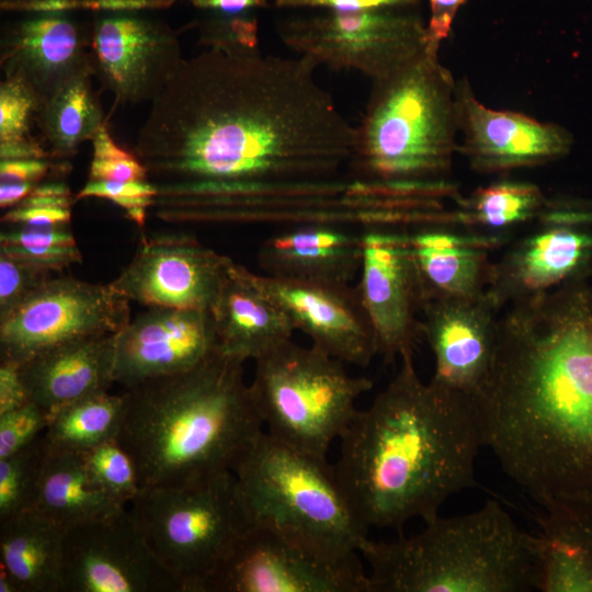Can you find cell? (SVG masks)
Listing matches in <instances>:
<instances>
[{"label": "cell", "instance_id": "obj_15", "mask_svg": "<svg viewBox=\"0 0 592 592\" xmlns=\"http://www.w3.org/2000/svg\"><path fill=\"white\" fill-rule=\"evenodd\" d=\"M543 227L491 263L486 294L499 310L569 281L592 264V210L549 201Z\"/></svg>", "mask_w": 592, "mask_h": 592}, {"label": "cell", "instance_id": "obj_9", "mask_svg": "<svg viewBox=\"0 0 592 592\" xmlns=\"http://www.w3.org/2000/svg\"><path fill=\"white\" fill-rule=\"evenodd\" d=\"M251 396L264 431L304 452L327 457L373 388L345 363L321 349L292 340L254 361Z\"/></svg>", "mask_w": 592, "mask_h": 592}, {"label": "cell", "instance_id": "obj_23", "mask_svg": "<svg viewBox=\"0 0 592 592\" xmlns=\"http://www.w3.org/2000/svg\"><path fill=\"white\" fill-rule=\"evenodd\" d=\"M543 508L536 538L540 592H592V493L559 494Z\"/></svg>", "mask_w": 592, "mask_h": 592}, {"label": "cell", "instance_id": "obj_6", "mask_svg": "<svg viewBox=\"0 0 592 592\" xmlns=\"http://www.w3.org/2000/svg\"><path fill=\"white\" fill-rule=\"evenodd\" d=\"M456 82L428 49L391 75L372 81L355 127L353 180L377 184L439 182L457 150Z\"/></svg>", "mask_w": 592, "mask_h": 592}, {"label": "cell", "instance_id": "obj_18", "mask_svg": "<svg viewBox=\"0 0 592 592\" xmlns=\"http://www.w3.org/2000/svg\"><path fill=\"white\" fill-rule=\"evenodd\" d=\"M81 11L41 10L20 13L1 29L0 67L19 75L43 103L70 80L94 75L92 20Z\"/></svg>", "mask_w": 592, "mask_h": 592}, {"label": "cell", "instance_id": "obj_36", "mask_svg": "<svg viewBox=\"0 0 592 592\" xmlns=\"http://www.w3.org/2000/svg\"><path fill=\"white\" fill-rule=\"evenodd\" d=\"M43 101L19 75L0 82V145L38 140L32 135Z\"/></svg>", "mask_w": 592, "mask_h": 592}, {"label": "cell", "instance_id": "obj_41", "mask_svg": "<svg viewBox=\"0 0 592 592\" xmlns=\"http://www.w3.org/2000/svg\"><path fill=\"white\" fill-rule=\"evenodd\" d=\"M70 170L66 160L16 159L0 160V183L39 184L54 177H65Z\"/></svg>", "mask_w": 592, "mask_h": 592}, {"label": "cell", "instance_id": "obj_43", "mask_svg": "<svg viewBox=\"0 0 592 592\" xmlns=\"http://www.w3.org/2000/svg\"><path fill=\"white\" fill-rule=\"evenodd\" d=\"M0 246L56 247L77 246L68 226L33 227L10 225L0 235Z\"/></svg>", "mask_w": 592, "mask_h": 592}, {"label": "cell", "instance_id": "obj_12", "mask_svg": "<svg viewBox=\"0 0 592 592\" xmlns=\"http://www.w3.org/2000/svg\"><path fill=\"white\" fill-rule=\"evenodd\" d=\"M129 320V300L110 283L47 277L0 320V361L22 364L75 339L118 333Z\"/></svg>", "mask_w": 592, "mask_h": 592}, {"label": "cell", "instance_id": "obj_30", "mask_svg": "<svg viewBox=\"0 0 592 592\" xmlns=\"http://www.w3.org/2000/svg\"><path fill=\"white\" fill-rule=\"evenodd\" d=\"M90 78L83 75L67 82L43 103L37 115L42 141L56 160L75 156L80 144L92 140L105 123Z\"/></svg>", "mask_w": 592, "mask_h": 592}, {"label": "cell", "instance_id": "obj_31", "mask_svg": "<svg viewBox=\"0 0 592 592\" xmlns=\"http://www.w3.org/2000/svg\"><path fill=\"white\" fill-rule=\"evenodd\" d=\"M127 394L99 391L58 409L45 430L53 447L84 452L117 437L126 412Z\"/></svg>", "mask_w": 592, "mask_h": 592}, {"label": "cell", "instance_id": "obj_21", "mask_svg": "<svg viewBox=\"0 0 592 592\" xmlns=\"http://www.w3.org/2000/svg\"><path fill=\"white\" fill-rule=\"evenodd\" d=\"M218 351L210 310L149 307L116 334L114 379L129 389L189 371Z\"/></svg>", "mask_w": 592, "mask_h": 592}, {"label": "cell", "instance_id": "obj_26", "mask_svg": "<svg viewBox=\"0 0 592 592\" xmlns=\"http://www.w3.org/2000/svg\"><path fill=\"white\" fill-rule=\"evenodd\" d=\"M210 314L219 351L242 362L260 358L292 340L295 331L281 307L255 285L251 271L234 260Z\"/></svg>", "mask_w": 592, "mask_h": 592}, {"label": "cell", "instance_id": "obj_10", "mask_svg": "<svg viewBox=\"0 0 592 592\" xmlns=\"http://www.w3.org/2000/svg\"><path fill=\"white\" fill-rule=\"evenodd\" d=\"M277 34L297 56L317 67L355 70L372 81L391 75L428 49L420 8L300 11L282 20Z\"/></svg>", "mask_w": 592, "mask_h": 592}, {"label": "cell", "instance_id": "obj_44", "mask_svg": "<svg viewBox=\"0 0 592 592\" xmlns=\"http://www.w3.org/2000/svg\"><path fill=\"white\" fill-rule=\"evenodd\" d=\"M0 251L7 252L45 271H61L62 269L81 263L82 254L77 246L56 247H13L0 246Z\"/></svg>", "mask_w": 592, "mask_h": 592}, {"label": "cell", "instance_id": "obj_11", "mask_svg": "<svg viewBox=\"0 0 592 592\" xmlns=\"http://www.w3.org/2000/svg\"><path fill=\"white\" fill-rule=\"evenodd\" d=\"M204 592H368V577L360 553H331L254 522Z\"/></svg>", "mask_w": 592, "mask_h": 592}, {"label": "cell", "instance_id": "obj_48", "mask_svg": "<svg viewBox=\"0 0 592 592\" xmlns=\"http://www.w3.org/2000/svg\"><path fill=\"white\" fill-rule=\"evenodd\" d=\"M36 185L33 183H0V207L8 210L18 206Z\"/></svg>", "mask_w": 592, "mask_h": 592}, {"label": "cell", "instance_id": "obj_34", "mask_svg": "<svg viewBox=\"0 0 592 592\" xmlns=\"http://www.w3.org/2000/svg\"><path fill=\"white\" fill-rule=\"evenodd\" d=\"M47 452L48 442L43 433L0 459V521L34 508Z\"/></svg>", "mask_w": 592, "mask_h": 592}, {"label": "cell", "instance_id": "obj_45", "mask_svg": "<svg viewBox=\"0 0 592 592\" xmlns=\"http://www.w3.org/2000/svg\"><path fill=\"white\" fill-rule=\"evenodd\" d=\"M426 21L428 50L439 54L442 43L447 39L454 20L466 0H428Z\"/></svg>", "mask_w": 592, "mask_h": 592}, {"label": "cell", "instance_id": "obj_5", "mask_svg": "<svg viewBox=\"0 0 592 592\" xmlns=\"http://www.w3.org/2000/svg\"><path fill=\"white\" fill-rule=\"evenodd\" d=\"M368 592H526L536 590V538L496 500L425 522L415 535L366 537L358 549Z\"/></svg>", "mask_w": 592, "mask_h": 592}, {"label": "cell", "instance_id": "obj_47", "mask_svg": "<svg viewBox=\"0 0 592 592\" xmlns=\"http://www.w3.org/2000/svg\"><path fill=\"white\" fill-rule=\"evenodd\" d=\"M30 401L21 376L20 364L0 361V414L18 409Z\"/></svg>", "mask_w": 592, "mask_h": 592}, {"label": "cell", "instance_id": "obj_27", "mask_svg": "<svg viewBox=\"0 0 592 592\" xmlns=\"http://www.w3.org/2000/svg\"><path fill=\"white\" fill-rule=\"evenodd\" d=\"M423 304L433 299H468L486 293L496 239L437 226L409 234Z\"/></svg>", "mask_w": 592, "mask_h": 592}, {"label": "cell", "instance_id": "obj_40", "mask_svg": "<svg viewBox=\"0 0 592 592\" xmlns=\"http://www.w3.org/2000/svg\"><path fill=\"white\" fill-rule=\"evenodd\" d=\"M47 277L48 272L0 251V320L11 314Z\"/></svg>", "mask_w": 592, "mask_h": 592}, {"label": "cell", "instance_id": "obj_39", "mask_svg": "<svg viewBox=\"0 0 592 592\" xmlns=\"http://www.w3.org/2000/svg\"><path fill=\"white\" fill-rule=\"evenodd\" d=\"M50 414L37 403H29L0 414V459L9 457L43 434Z\"/></svg>", "mask_w": 592, "mask_h": 592}, {"label": "cell", "instance_id": "obj_25", "mask_svg": "<svg viewBox=\"0 0 592 592\" xmlns=\"http://www.w3.org/2000/svg\"><path fill=\"white\" fill-rule=\"evenodd\" d=\"M257 261L270 276L350 284L361 269L362 237L328 221H310L266 238Z\"/></svg>", "mask_w": 592, "mask_h": 592}, {"label": "cell", "instance_id": "obj_38", "mask_svg": "<svg viewBox=\"0 0 592 592\" xmlns=\"http://www.w3.org/2000/svg\"><path fill=\"white\" fill-rule=\"evenodd\" d=\"M157 186L147 181L110 182L88 181L76 194V200L99 197L109 200L126 212L127 218L143 228L147 209L151 208L157 195Z\"/></svg>", "mask_w": 592, "mask_h": 592}, {"label": "cell", "instance_id": "obj_2", "mask_svg": "<svg viewBox=\"0 0 592 592\" xmlns=\"http://www.w3.org/2000/svg\"><path fill=\"white\" fill-rule=\"evenodd\" d=\"M471 402L483 447L536 501L592 493V287L583 277L510 305Z\"/></svg>", "mask_w": 592, "mask_h": 592}, {"label": "cell", "instance_id": "obj_49", "mask_svg": "<svg viewBox=\"0 0 592 592\" xmlns=\"http://www.w3.org/2000/svg\"><path fill=\"white\" fill-rule=\"evenodd\" d=\"M0 592H19L11 577L0 568Z\"/></svg>", "mask_w": 592, "mask_h": 592}, {"label": "cell", "instance_id": "obj_22", "mask_svg": "<svg viewBox=\"0 0 592 592\" xmlns=\"http://www.w3.org/2000/svg\"><path fill=\"white\" fill-rule=\"evenodd\" d=\"M420 333L434 356L431 382L473 398L493 361L498 309L485 293L468 299H433L422 305Z\"/></svg>", "mask_w": 592, "mask_h": 592}, {"label": "cell", "instance_id": "obj_29", "mask_svg": "<svg viewBox=\"0 0 592 592\" xmlns=\"http://www.w3.org/2000/svg\"><path fill=\"white\" fill-rule=\"evenodd\" d=\"M33 509L68 530L114 516L127 506L103 491L90 474L82 453L48 444Z\"/></svg>", "mask_w": 592, "mask_h": 592}, {"label": "cell", "instance_id": "obj_17", "mask_svg": "<svg viewBox=\"0 0 592 592\" xmlns=\"http://www.w3.org/2000/svg\"><path fill=\"white\" fill-rule=\"evenodd\" d=\"M231 262L194 237L159 235L140 242L110 285L147 307L210 310Z\"/></svg>", "mask_w": 592, "mask_h": 592}, {"label": "cell", "instance_id": "obj_37", "mask_svg": "<svg viewBox=\"0 0 592 592\" xmlns=\"http://www.w3.org/2000/svg\"><path fill=\"white\" fill-rule=\"evenodd\" d=\"M93 157L88 181H147L148 171L134 152L121 148L104 123L92 138Z\"/></svg>", "mask_w": 592, "mask_h": 592}, {"label": "cell", "instance_id": "obj_28", "mask_svg": "<svg viewBox=\"0 0 592 592\" xmlns=\"http://www.w3.org/2000/svg\"><path fill=\"white\" fill-rule=\"evenodd\" d=\"M65 531L35 509L0 521V568L19 592H62Z\"/></svg>", "mask_w": 592, "mask_h": 592}, {"label": "cell", "instance_id": "obj_16", "mask_svg": "<svg viewBox=\"0 0 592 592\" xmlns=\"http://www.w3.org/2000/svg\"><path fill=\"white\" fill-rule=\"evenodd\" d=\"M361 237L355 288L372 323L377 354L386 362L412 355L423 296L409 234L373 225Z\"/></svg>", "mask_w": 592, "mask_h": 592}, {"label": "cell", "instance_id": "obj_19", "mask_svg": "<svg viewBox=\"0 0 592 592\" xmlns=\"http://www.w3.org/2000/svg\"><path fill=\"white\" fill-rule=\"evenodd\" d=\"M251 277L312 345L360 367H366L377 355L375 333L355 286L253 272Z\"/></svg>", "mask_w": 592, "mask_h": 592}, {"label": "cell", "instance_id": "obj_13", "mask_svg": "<svg viewBox=\"0 0 592 592\" xmlns=\"http://www.w3.org/2000/svg\"><path fill=\"white\" fill-rule=\"evenodd\" d=\"M153 12L116 8L90 13L94 75L116 104L152 102L184 59L178 33Z\"/></svg>", "mask_w": 592, "mask_h": 592}, {"label": "cell", "instance_id": "obj_3", "mask_svg": "<svg viewBox=\"0 0 592 592\" xmlns=\"http://www.w3.org/2000/svg\"><path fill=\"white\" fill-rule=\"evenodd\" d=\"M340 437L333 464L361 526L400 532L477 486L482 445L471 398L423 382L412 355Z\"/></svg>", "mask_w": 592, "mask_h": 592}, {"label": "cell", "instance_id": "obj_46", "mask_svg": "<svg viewBox=\"0 0 592 592\" xmlns=\"http://www.w3.org/2000/svg\"><path fill=\"white\" fill-rule=\"evenodd\" d=\"M71 212L68 208H47L35 206H15L1 217L7 225L56 227L70 225Z\"/></svg>", "mask_w": 592, "mask_h": 592}, {"label": "cell", "instance_id": "obj_24", "mask_svg": "<svg viewBox=\"0 0 592 592\" xmlns=\"http://www.w3.org/2000/svg\"><path fill=\"white\" fill-rule=\"evenodd\" d=\"M116 334L75 339L20 364L30 400L52 415L77 399L109 390L115 383Z\"/></svg>", "mask_w": 592, "mask_h": 592}, {"label": "cell", "instance_id": "obj_20", "mask_svg": "<svg viewBox=\"0 0 592 592\" xmlns=\"http://www.w3.org/2000/svg\"><path fill=\"white\" fill-rule=\"evenodd\" d=\"M457 149L481 173L548 163L568 153L571 137L560 126L525 114L488 107L466 78L456 81Z\"/></svg>", "mask_w": 592, "mask_h": 592}, {"label": "cell", "instance_id": "obj_32", "mask_svg": "<svg viewBox=\"0 0 592 592\" xmlns=\"http://www.w3.org/2000/svg\"><path fill=\"white\" fill-rule=\"evenodd\" d=\"M197 11L195 26L204 49L251 53L259 48L260 13L270 0H178Z\"/></svg>", "mask_w": 592, "mask_h": 592}, {"label": "cell", "instance_id": "obj_35", "mask_svg": "<svg viewBox=\"0 0 592 592\" xmlns=\"http://www.w3.org/2000/svg\"><path fill=\"white\" fill-rule=\"evenodd\" d=\"M82 456L93 479L114 501L127 506L140 493L135 462L116 439L82 452Z\"/></svg>", "mask_w": 592, "mask_h": 592}, {"label": "cell", "instance_id": "obj_42", "mask_svg": "<svg viewBox=\"0 0 592 592\" xmlns=\"http://www.w3.org/2000/svg\"><path fill=\"white\" fill-rule=\"evenodd\" d=\"M276 9L286 11L360 12L392 8H420L421 0H274Z\"/></svg>", "mask_w": 592, "mask_h": 592}, {"label": "cell", "instance_id": "obj_7", "mask_svg": "<svg viewBox=\"0 0 592 592\" xmlns=\"http://www.w3.org/2000/svg\"><path fill=\"white\" fill-rule=\"evenodd\" d=\"M253 522L335 554L358 553L367 532L333 465L263 431L234 471Z\"/></svg>", "mask_w": 592, "mask_h": 592}, {"label": "cell", "instance_id": "obj_14", "mask_svg": "<svg viewBox=\"0 0 592 592\" xmlns=\"http://www.w3.org/2000/svg\"><path fill=\"white\" fill-rule=\"evenodd\" d=\"M62 592H182L136 527L128 508L65 531Z\"/></svg>", "mask_w": 592, "mask_h": 592}, {"label": "cell", "instance_id": "obj_8", "mask_svg": "<svg viewBox=\"0 0 592 592\" xmlns=\"http://www.w3.org/2000/svg\"><path fill=\"white\" fill-rule=\"evenodd\" d=\"M128 511L182 592H204L254 523L234 473L178 487L144 488Z\"/></svg>", "mask_w": 592, "mask_h": 592}, {"label": "cell", "instance_id": "obj_4", "mask_svg": "<svg viewBox=\"0 0 592 592\" xmlns=\"http://www.w3.org/2000/svg\"><path fill=\"white\" fill-rule=\"evenodd\" d=\"M243 364L218 351L189 371L126 389L116 440L134 459L143 489L235 471L264 431Z\"/></svg>", "mask_w": 592, "mask_h": 592}, {"label": "cell", "instance_id": "obj_33", "mask_svg": "<svg viewBox=\"0 0 592 592\" xmlns=\"http://www.w3.org/2000/svg\"><path fill=\"white\" fill-rule=\"evenodd\" d=\"M548 201L524 181H499L475 191L460 203V219L487 228H506L540 216Z\"/></svg>", "mask_w": 592, "mask_h": 592}, {"label": "cell", "instance_id": "obj_1", "mask_svg": "<svg viewBox=\"0 0 592 592\" xmlns=\"http://www.w3.org/2000/svg\"><path fill=\"white\" fill-rule=\"evenodd\" d=\"M317 66L261 50L204 49L151 102L133 152L155 185L334 180L355 127Z\"/></svg>", "mask_w": 592, "mask_h": 592}]
</instances>
